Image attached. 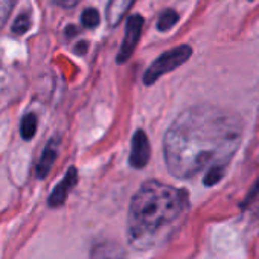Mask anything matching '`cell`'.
I'll use <instances>...</instances> for the list:
<instances>
[{
  "instance_id": "277c9868",
  "label": "cell",
  "mask_w": 259,
  "mask_h": 259,
  "mask_svg": "<svg viewBox=\"0 0 259 259\" xmlns=\"http://www.w3.org/2000/svg\"><path fill=\"white\" fill-rule=\"evenodd\" d=\"M144 28V17L141 14H133L130 16L125 25V37L122 40L119 54H117V63H126L130 60V57L133 55L138 41L141 38V32Z\"/></svg>"
},
{
  "instance_id": "6da1fadb",
  "label": "cell",
  "mask_w": 259,
  "mask_h": 259,
  "mask_svg": "<svg viewBox=\"0 0 259 259\" xmlns=\"http://www.w3.org/2000/svg\"><path fill=\"white\" fill-rule=\"evenodd\" d=\"M242 133L238 114L215 105L191 107L176 117L165 135L166 166L182 180L224 169L238 151Z\"/></svg>"
},
{
  "instance_id": "7a4b0ae2",
  "label": "cell",
  "mask_w": 259,
  "mask_h": 259,
  "mask_svg": "<svg viewBox=\"0 0 259 259\" xmlns=\"http://www.w3.org/2000/svg\"><path fill=\"white\" fill-rule=\"evenodd\" d=\"M188 194L171 185L148 180L132 198L126 220L128 242L138 250L163 244L185 218Z\"/></svg>"
},
{
  "instance_id": "30bf717a",
  "label": "cell",
  "mask_w": 259,
  "mask_h": 259,
  "mask_svg": "<svg viewBox=\"0 0 259 259\" xmlns=\"http://www.w3.org/2000/svg\"><path fill=\"white\" fill-rule=\"evenodd\" d=\"M37 128H38V119H37V114L34 113H28L23 116L22 119V123H20V133H22V138L25 141H31L35 133H37Z\"/></svg>"
},
{
  "instance_id": "4fadbf2b",
  "label": "cell",
  "mask_w": 259,
  "mask_h": 259,
  "mask_svg": "<svg viewBox=\"0 0 259 259\" xmlns=\"http://www.w3.org/2000/svg\"><path fill=\"white\" fill-rule=\"evenodd\" d=\"M81 23L87 29H95L99 25V13L95 8H87L81 14Z\"/></svg>"
},
{
  "instance_id": "52a82bcc",
  "label": "cell",
  "mask_w": 259,
  "mask_h": 259,
  "mask_svg": "<svg viewBox=\"0 0 259 259\" xmlns=\"http://www.w3.org/2000/svg\"><path fill=\"white\" fill-rule=\"evenodd\" d=\"M57 156H58V139L52 138L48 141V144L38 159V163L35 166V174L38 179H45L49 174V171L52 169V166L57 160Z\"/></svg>"
},
{
  "instance_id": "3957f363",
  "label": "cell",
  "mask_w": 259,
  "mask_h": 259,
  "mask_svg": "<svg viewBox=\"0 0 259 259\" xmlns=\"http://www.w3.org/2000/svg\"><path fill=\"white\" fill-rule=\"evenodd\" d=\"M192 55V48L189 45H180L174 49H169L163 52L160 57H157L151 66L144 73V84L151 85L154 84L160 76L176 70L182 64H185Z\"/></svg>"
},
{
  "instance_id": "9c48e42d",
  "label": "cell",
  "mask_w": 259,
  "mask_h": 259,
  "mask_svg": "<svg viewBox=\"0 0 259 259\" xmlns=\"http://www.w3.org/2000/svg\"><path fill=\"white\" fill-rule=\"evenodd\" d=\"M136 0H110L107 5V22L110 26H117L123 17L126 16V13L130 11V8L133 7V4Z\"/></svg>"
},
{
  "instance_id": "ba28073f",
  "label": "cell",
  "mask_w": 259,
  "mask_h": 259,
  "mask_svg": "<svg viewBox=\"0 0 259 259\" xmlns=\"http://www.w3.org/2000/svg\"><path fill=\"white\" fill-rule=\"evenodd\" d=\"M123 248L114 241H99L92 247V259H123Z\"/></svg>"
},
{
  "instance_id": "2e32d148",
  "label": "cell",
  "mask_w": 259,
  "mask_h": 259,
  "mask_svg": "<svg viewBox=\"0 0 259 259\" xmlns=\"http://www.w3.org/2000/svg\"><path fill=\"white\" fill-rule=\"evenodd\" d=\"M4 82H5V70L2 66H0V87L4 85Z\"/></svg>"
},
{
  "instance_id": "5b68a950",
  "label": "cell",
  "mask_w": 259,
  "mask_h": 259,
  "mask_svg": "<svg viewBox=\"0 0 259 259\" xmlns=\"http://www.w3.org/2000/svg\"><path fill=\"white\" fill-rule=\"evenodd\" d=\"M150 156H151V148H150L148 136L145 135L144 130H138V132L133 135V141H132L130 163H132L133 168L142 169L150 162Z\"/></svg>"
},
{
  "instance_id": "5bb4252c",
  "label": "cell",
  "mask_w": 259,
  "mask_h": 259,
  "mask_svg": "<svg viewBox=\"0 0 259 259\" xmlns=\"http://www.w3.org/2000/svg\"><path fill=\"white\" fill-rule=\"evenodd\" d=\"M16 5V0H0V31L4 29L11 11Z\"/></svg>"
},
{
  "instance_id": "8992f818",
  "label": "cell",
  "mask_w": 259,
  "mask_h": 259,
  "mask_svg": "<svg viewBox=\"0 0 259 259\" xmlns=\"http://www.w3.org/2000/svg\"><path fill=\"white\" fill-rule=\"evenodd\" d=\"M76 182H78V171H76V168H69V171L66 172V176L63 177V180L51 192L48 204L51 207H60V206H63L64 201H66V198H67V195H69V192L75 188Z\"/></svg>"
},
{
  "instance_id": "8fae6325",
  "label": "cell",
  "mask_w": 259,
  "mask_h": 259,
  "mask_svg": "<svg viewBox=\"0 0 259 259\" xmlns=\"http://www.w3.org/2000/svg\"><path fill=\"white\" fill-rule=\"evenodd\" d=\"M179 22V14L177 11H174L172 8H168L165 11H162V14L159 16L157 20V29L160 32H168L169 29H172Z\"/></svg>"
},
{
  "instance_id": "7c38bea8",
  "label": "cell",
  "mask_w": 259,
  "mask_h": 259,
  "mask_svg": "<svg viewBox=\"0 0 259 259\" xmlns=\"http://www.w3.org/2000/svg\"><path fill=\"white\" fill-rule=\"evenodd\" d=\"M31 28V16L29 13H22L13 23V28L11 31L16 34V35H23L29 31Z\"/></svg>"
},
{
  "instance_id": "9a60e30c",
  "label": "cell",
  "mask_w": 259,
  "mask_h": 259,
  "mask_svg": "<svg viewBox=\"0 0 259 259\" xmlns=\"http://www.w3.org/2000/svg\"><path fill=\"white\" fill-rule=\"evenodd\" d=\"M54 2L60 7V8H64V10H70L73 7H76L79 4V0H54Z\"/></svg>"
}]
</instances>
